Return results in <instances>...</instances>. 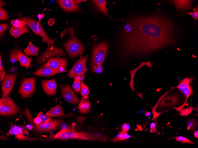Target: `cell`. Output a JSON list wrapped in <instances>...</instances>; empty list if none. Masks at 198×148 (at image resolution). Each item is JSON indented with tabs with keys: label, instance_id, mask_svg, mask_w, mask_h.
I'll return each instance as SVG.
<instances>
[{
	"label": "cell",
	"instance_id": "30bf717a",
	"mask_svg": "<svg viewBox=\"0 0 198 148\" xmlns=\"http://www.w3.org/2000/svg\"><path fill=\"white\" fill-rule=\"evenodd\" d=\"M0 100L4 106L3 116L13 115L20 112V108L10 97L2 98L0 99Z\"/></svg>",
	"mask_w": 198,
	"mask_h": 148
},
{
	"label": "cell",
	"instance_id": "60d3db41",
	"mask_svg": "<svg viewBox=\"0 0 198 148\" xmlns=\"http://www.w3.org/2000/svg\"><path fill=\"white\" fill-rule=\"evenodd\" d=\"M55 22V20L53 19H50L48 21V23L49 25L50 26L52 25Z\"/></svg>",
	"mask_w": 198,
	"mask_h": 148
},
{
	"label": "cell",
	"instance_id": "836d02e7",
	"mask_svg": "<svg viewBox=\"0 0 198 148\" xmlns=\"http://www.w3.org/2000/svg\"><path fill=\"white\" fill-rule=\"evenodd\" d=\"M123 131H120L111 140V142H117L123 141Z\"/></svg>",
	"mask_w": 198,
	"mask_h": 148
},
{
	"label": "cell",
	"instance_id": "9a60e30c",
	"mask_svg": "<svg viewBox=\"0 0 198 148\" xmlns=\"http://www.w3.org/2000/svg\"><path fill=\"white\" fill-rule=\"evenodd\" d=\"M41 84L44 92L47 95H51L56 94L57 85L55 79L43 80Z\"/></svg>",
	"mask_w": 198,
	"mask_h": 148
},
{
	"label": "cell",
	"instance_id": "e575fe53",
	"mask_svg": "<svg viewBox=\"0 0 198 148\" xmlns=\"http://www.w3.org/2000/svg\"><path fill=\"white\" fill-rule=\"evenodd\" d=\"M9 25L8 24H0V37L2 36L4 32Z\"/></svg>",
	"mask_w": 198,
	"mask_h": 148
},
{
	"label": "cell",
	"instance_id": "8d00e7d4",
	"mask_svg": "<svg viewBox=\"0 0 198 148\" xmlns=\"http://www.w3.org/2000/svg\"><path fill=\"white\" fill-rule=\"evenodd\" d=\"M121 129L122 131L127 132L130 130V126L128 123H125L122 125Z\"/></svg>",
	"mask_w": 198,
	"mask_h": 148
},
{
	"label": "cell",
	"instance_id": "d4e9b609",
	"mask_svg": "<svg viewBox=\"0 0 198 148\" xmlns=\"http://www.w3.org/2000/svg\"><path fill=\"white\" fill-rule=\"evenodd\" d=\"M23 133L22 128L15 126H12L10 130L9 134L11 135H15L16 136H20V137L22 136Z\"/></svg>",
	"mask_w": 198,
	"mask_h": 148
},
{
	"label": "cell",
	"instance_id": "cb8c5ba5",
	"mask_svg": "<svg viewBox=\"0 0 198 148\" xmlns=\"http://www.w3.org/2000/svg\"><path fill=\"white\" fill-rule=\"evenodd\" d=\"M28 45L25 49H22L25 54L28 56H35L38 55V51L39 47H36L32 43L29 41L28 42Z\"/></svg>",
	"mask_w": 198,
	"mask_h": 148
},
{
	"label": "cell",
	"instance_id": "7dc6e473",
	"mask_svg": "<svg viewBox=\"0 0 198 148\" xmlns=\"http://www.w3.org/2000/svg\"><path fill=\"white\" fill-rule=\"evenodd\" d=\"M145 110V109H143V110H142L140 112L139 114H140V113H143V112H144Z\"/></svg>",
	"mask_w": 198,
	"mask_h": 148
},
{
	"label": "cell",
	"instance_id": "ffe728a7",
	"mask_svg": "<svg viewBox=\"0 0 198 148\" xmlns=\"http://www.w3.org/2000/svg\"><path fill=\"white\" fill-rule=\"evenodd\" d=\"M93 4L96 8L99 11L107 16L111 19V18L108 13L106 7L107 2L105 0H92Z\"/></svg>",
	"mask_w": 198,
	"mask_h": 148
},
{
	"label": "cell",
	"instance_id": "d6a6232c",
	"mask_svg": "<svg viewBox=\"0 0 198 148\" xmlns=\"http://www.w3.org/2000/svg\"><path fill=\"white\" fill-rule=\"evenodd\" d=\"M187 124L189 126L190 129L191 130H194L196 128L197 121L194 119L187 120L186 121Z\"/></svg>",
	"mask_w": 198,
	"mask_h": 148
},
{
	"label": "cell",
	"instance_id": "ab89813d",
	"mask_svg": "<svg viewBox=\"0 0 198 148\" xmlns=\"http://www.w3.org/2000/svg\"><path fill=\"white\" fill-rule=\"evenodd\" d=\"M4 110L3 104L1 100H0V114L1 115H3Z\"/></svg>",
	"mask_w": 198,
	"mask_h": 148
},
{
	"label": "cell",
	"instance_id": "8fae6325",
	"mask_svg": "<svg viewBox=\"0 0 198 148\" xmlns=\"http://www.w3.org/2000/svg\"><path fill=\"white\" fill-rule=\"evenodd\" d=\"M67 65V61L65 58L54 56L50 58L43 66L49 67L59 70L62 72H64L66 71Z\"/></svg>",
	"mask_w": 198,
	"mask_h": 148
},
{
	"label": "cell",
	"instance_id": "277c9868",
	"mask_svg": "<svg viewBox=\"0 0 198 148\" xmlns=\"http://www.w3.org/2000/svg\"><path fill=\"white\" fill-rule=\"evenodd\" d=\"M20 17L21 20L25 22L26 25L35 34L41 37L42 43H47V47L54 45V40L48 37L42 26L38 22L28 17L20 16Z\"/></svg>",
	"mask_w": 198,
	"mask_h": 148
},
{
	"label": "cell",
	"instance_id": "44dd1931",
	"mask_svg": "<svg viewBox=\"0 0 198 148\" xmlns=\"http://www.w3.org/2000/svg\"><path fill=\"white\" fill-rule=\"evenodd\" d=\"M25 33H28L31 36L28 29L25 26L16 27L12 25L9 31L10 34L15 38L19 37L21 35Z\"/></svg>",
	"mask_w": 198,
	"mask_h": 148
},
{
	"label": "cell",
	"instance_id": "83f0119b",
	"mask_svg": "<svg viewBox=\"0 0 198 148\" xmlns=\"http://www.w3.org/2000/svg\"><path fill=\"white\" fill-rule=\"evenodd\" d=\"M172 139H175L176 141L181 142L184 144H195V143L188 139L181 136L173 137Z\"/></svg>",
	"mask_w": 198,
	"mask_h": 148
},
{
	"label": "cell",
	"instance_id": "1f68e13d",
	"mask_svg": "<svg viewBox=\"0 0 198 148\" xmlns=\"http://www.w3.org/2000/svg\"><path fill=\"white\" fill-rule=\"evenodd\" d=\"M5 75V71L4 69L1 59V54L0 56V79L1 82L4 79Z\"/></svg>",
	"mask_w": 198,
	"mask_h": 148
},
{
	"label": "cell",
	"instance_id": "d590c367",
	"mask_svg": "<svg viewBox=\"0 0 198 148\" xmlns=\"http://www.w3.org/2000/svg\"><path fill=\"white\" fill-rule=\"evenodd\" d=\"M185 15H190L193 17L194 19L198 20V10L194 11L193 12H189L187 14H185Z\"/></svg>",
	"mask_w": 198,
	"mask_h": 148
},
{
	"label": "cell",
	"instance_id": "7402d4cb",
	"mask_svg": "<svg viewBox=\"0 0 198 148\" xmlns=\"http://www.w3.org/2000/svg\"><path fill=\"white\" fill-rule=\"evenodd\" d=\"M191 0H172V3L174 5L177 9L179 10H186L191 7Z\"/></svg>",
	"mask_w": 198,
	"mask_h": 148
},
{
	"label": "cell",
	"instance_id": "e0dca14e",
	"mask_svg": "<svg viewBox=\"0 0 198 148\" xmlns=\"http://www.w3.org/2000/svg\"><path fill=\"white\" fill-rule=\"evenodd\" d=\"M57 1L61 7L66 12H74L80 11L79 6L74 0H59Z\"/></svg>",
	"mask_w": 198,
	"mask_h": 148
},
{
	"label": "cell",
	"instance_id": "f546056e",
	"mask_svg": "<svg viewBox=\"0 0 198 148\" xmlns=\"http://www.w3.org/2000/svg\"><path fill=\"white\" fill-rule=\"evenodd\" d=\"M37 116L41 118L42 121V123H47L52 121L53 120L46 114H44L41 111L38 114Z\"/></svg>",
	"mask_w": 198,
	"mask_h": 148
},
{
	"label": "cell",
	"instance_id": "8992f818",
	"mask_svg": "<svg viewBox=\"0 0 198 148\" xmlns=\"http://www.w3.org/2000/svg\"><path fill=\"white\" fill-rule=\"evenodd\" d=\"M36 77L26 78L22 79L20 86L17 93L23 98L31 97L35 92V79Z\"/></svg>",
	"mask_w": 198,
	"mask_h": 148
},
{
	"label": "cell",
	"instance_id": "7c38bea8",
	"mask_svg": "<svg viewBox=\"0 0 198 148\" xmlns=\"http://www.w3.org/2000/svg\"><path fill=\"white\" fill-rule=\"evenodd\" d=\"M17 74H7L1 85L2 98L8 97L15 82Z\"/></svg>",
	"mask_w": 198,
	"mask_h": 148
},
{
	"label": "cell",
	"instance_id": "6da1fadb",
	"mask_svg": "<svg viewBox=\"0 0 198 148\" xmlns=\"http://www.w3.org/2000/svg\"><path fill=\"white\" fill-rule=\"evenodd\" d=\"M118 33V38L126 53L147 54L178 42L181 32L174 21L162 13L131 15Z\"/></svg>",
	"mask_w": 198,
	"mask_h": 148
},
{
	"label": "cell",
	"instance_id": "f35d334b",
	"mask_svg": "<svg viewBox=\"0 0 198 148\" xmlns=\"http://www.w3.org/2000/svg\"><path fill=\"white\" fill-rule=\"evenodd\" d=\"M132 136L129 134L127 132H125L123 131V141H124L127 139L132 137Z\"/></svg>",
	"mask_w": 198,
	"mask_h": 148
},
{
	"label": "cell",
	"instance_id": "5bb4252c",
	"mask_svg": "<svg viewBox=\"0 0 198 148\" xmlns=\"http://www.w3.org/2000/svg\"><path fill=\"white\" fill-rule=\"evenodd\" d=\"M60 88L61 94L67 101L73 104H77L79 103V99L69 85H62Z\"/></svg>",
	"mask_w": 198,
	"mask_h": 148
},
{
	"label": "cell",
	"instance_id": "603a6c76",
	"mask_svg": "<svg viewBox=\"0 0 198 148\" xmlns=\"http://www.w3.org/2000/svg\"><path fill=\"white\" fill-rule=\"evenodd\" d=\"M46 114L49 117H59L63 116L64 113L61 106L57 104L55 106L51 107Z\"/></svg>",
	"mask_w": 198,
	"mask_h": 148
},
{
	"label": "cell",
	"instance_id": "4316f807",
	"mask_svg": "<svg viewBox=\"0 0 198 148\" xmlns=\"http://www.w3.org/2000/svg\"><path fill=\"white\" fill-rule=\"evenodd\" d=\"M80 93L83 97L84 96L88 97L90 93L88 87L84 83L82 79L81 80Z\"/></svg>",
	"mask_w": 198,
	"mask_h": 148
},
{
	"label": "cell",
	"instance_id": "4fadbf2b",
	"mask_svg": "<svg viewBox=\"0 0 198 148\" xmlns=\"http://www.w3.org/2000/svg\"><path fill=\"white\" fill-rule=\"evenodd\" d=\"M193 79L191 77L185 78L180 81L179 84L176 87L186 97V101L182 107L186 105L189 97L193 95V90L190 85V83L192 82Z\"/></svg>",
	"mask_w": 198,
	"mask_h": 148
},
{
	"label": "cell",
	"instance_id": "5b68a950",
	"mask_svg": "<svg viewBox=\"0 0 198 148\" xmlns=\"http://www.w3.org/2000/svg\"><path fill=\"white\" fill-rule=\"evenodd\" d=\"M68 30L67 31L70 38L64 44V47L69 56L74 58L82 54L84 48L82 44L73 35L71 30Z\"/></svg>",
	"mask_w": 198,
	"mask_h": 148
},
{
	"label": "cell",
	"instance_id": "52a82bcc",
	"mask_svg": "<svg viewBox=\"0 0 198 148\" xmlns=\"http://www.w3.org/2000/svg\"><path fill=\"white\" fill-rule=\"evenodd\" d=\"M87 58L88 56L86 55L77 61L68 71L66 77L73 78L76 77L83 78L87 71L86 63Z\"/></svg>",
	"mask_w": 198,
	"mask_h": 148
},
{
	"label": "cell",
	"instance_id": "484cf974",
	"mask_svg": "<svg viewBox=\"0 0 198 148\" xmlns=\"http://www.w3.org/2000/svg\"><path fill=\"white\" fill-rule=\"evenodd\" d=\"M74 81L72 84L73 88L77 93L80 91L81 87V78L79 77H76L74 78Z\"/></svg>",
	"mask_w": 198,
	"mask_h": 148
},
{
	"label": "cell",
	"instance_id": "ba28073f",
	"mask_svg": "<svg viewBox=\"0 0 198 148\" xmlns=\"http://www.w3.org/2000/svg\"><path fill=\"white\" fill-rule=\"evenodd\" d=\"M65 52L61 48L54 45L47 47V48L40 55L36 61L38 64H40L48 60L53 56H64Z\"/></svg>",
	"mask_w": 198,
	"mask_h": 148
},
{
	"label": "cell",
	"instance_id": "9c48e42d",
	"mask_svg": "<svg viewBox=\"0 0 198 148\" xmlns=\"http://www.w3.org/2000/svg\"><path fill=\"white\" fill-rule=\"evenodd\" d=\"M9 58L12 63H15L17 61H19L20 66H24L26 69L29 68L31 66V59L17 49L15 48L11 51Z\"/></svg>",
	"mask_w": 198,
	"mask_h": 148
},
{
	"label": "cell",
	"instance_id": "2e32d148",
	"mask_svg": "<svg viewBox=\"0 0 198 148\" xmlns=\"http://www.w3.org/2000/svg\"><path fill=\"white\" fill-rule=\"evenodd\" d=\"M61 120L52 121L47 123H41L39 125L34 126L36 130L42 132L53 130L56 128L60 125Z\"/></svg>",
	"mask_w": 198,
	"mask_h": 148
},
{
	"label": "cell",
	"instance_id": "7bdbcfd3",
	"mask_svg": "<svg viewBox=\"0 0 198 148\" xmlns=\"http://www.w3.org/2000/svg\"><path fill=\"white\" fill-rule=\"evenodd\" d=\"M156 126V124L154 123H152L150 125V128L151 129H154Z\"/></svg>",
	"mask_w": 198,
	"mask_h": 148
},
{
	"label": "cell",
	"instance_id": "d6986e66",
	"mask_svg": "<svg viewBox=\"0 0 198 148\" xmlns=\"http://www.w3.org/2000/svg\"><path fill=\"white\" fill-rule=\"evenodd\" d=\"M88 96H84L82 98L77 108L79 112L82 114L89 113L91 108V104Z\"/></svg>",
	"mask_w": 198,
	"mask_h": 148
},
{
	"label": "cell",
	"instance_id": "74e56055",
	"mask_svg": "<svg viewBox=\"0 0 198 148\" xmlns=\"http://www.w3.org/2000/svg\"><path fill=\"white\" fill-rule=\"evenodd\" d=\"M34 123L36 125H39L42 123V121L41 118L37 116L33 119Z\"/></svg>",
	"mask_w": 198,
	"mask_h": 148
},
{
	"label": "cell",
	"instance_id": "f6af8a7d",
	"mask_svg": "<svg viewBox=\"0 0 198 148\" xmlns=\"http://www.w3.org/2000/svg\"><path fill=\"white\" fill-rule=\"evenodd\" d=\"M151 115V113L148 111H147L145 113V116H150Z\"/></svg>",
	"mask_w": 198,
	"mask_h": 148
},
{
	"label": "cell",
	"instance_id": "f1b7e54d",
	"mask_svg": "<svg viewBox=\"0 0 198 148\" xmlns=\"http://www.w3.org/2000/svg\"><path fill=\"white\" fill-rule=\"evenodd\" d=\"M10 23L12 26L16 27H22L27 25L25 22L18 19H12L10 21Z\"/></svg>",
	"mask_w": 198,
	"mask_h": 148
},
{
	"label": "cell",
	"instance_id": "b9f144b4",
	"mask_svg": "<svg viewBox=\"0 0 198 148\" xmlns=\"http://www.w3.org/2000/svg\"><path fill=\"white\" fill-rule=\"evenodd\" d=\"M37 17L39 18L38 22L39 23L41 19L44 17L43 13H42V14H39L37 15Z\"/></svg>",
	"mask_w": 198,
	"mask_h": 148
},
{
	"label": "cell",
	"instance_id": "3957f363",
	"mask_svg": "<svg viewBox=\"0 0 198 148\" xmlns=\"http://www.w3.org/2000/svg\"><path fill=\"white\" fill-rule=\"evenodd\" d=\"M54 139H77L87 140L104 141L106 138L84 132H77L73 129L66 128L62 129L55 135Z\"/></svg>",
	"mask_w": 198,
	"mask_h": 148
},
{
	"label": "cell",
	"instance_id": "bcb514c9",
	"mask_svg": "<svg viewBox=\"0 0 198 148\" xmlns=\"http://www.w3.org/2000/svg\"><path fill=\"white\" fill-rule=\"evenodd\" d=\"M75 2L77 4L80 3L82 0H74Z\"/></svg>",
	"mask_w": 198,
	"mask_h": 148
},
{
	"label": "cell",
	"instance_id": "7a4b0ae2",
	"mask_svg": "<svg viewBox=\"0 0 198 148\" xmlns=\"http://www.w3.org/2000/svg\"><path fill=\"white\" fill-rule=\"evenodd\" d=\"M108 44L103 42L94 46L92 48L91 65L94 72L100 73L103 70L101 65L107 55Z\"/></svg>",
	"mask_w": 198,
	"mask_h": 148
},
{
	"label": "cell",
	"instance_id": "ee69618b",
	"mask_svg": "<svg viewBox=\"0 0 198 148\" xmlns=\"http://www.w3.org/2000/svg\"><path fill=\"white\" fill-rule=\"evenodd\" d=\"M194 136H195L196 138H198V131H195L194 133Z\"/></svg>",
	"mask_w": 198,
	"mask_h": 148
},
{
	"label": "cell",
	"instance_id": "ac0fdd59",
	"mask_svg": "<svg viewBox=\"0 0 198 148\" xmlns=\"http://www.w3.org/2000/svg\"><path fill=\"white\" fill-rule=\"evenodd\" d=\"M62 72L60 71L48 67H41L32 73L33 75L41 77H49Z\"/></svg>",
	"mask_w": 198,
	"mask_h": 148
},
{
	"label": "cell",
	"instance_id": "4dcf8cb0",
	"mask_svg": "<svg viewBox=\"0 0 198 148\" xmlns=\"http://www.w3.org/2000/svg\"><path fill=\"white\" fill-rule=\"evenodd\" d=\"M8 16L7 12L4 9L2 6H0V20H5L8 19Z\"/></svg>",
	"mask_w": 198,
	"mask_h": 148
}]
</instances>
